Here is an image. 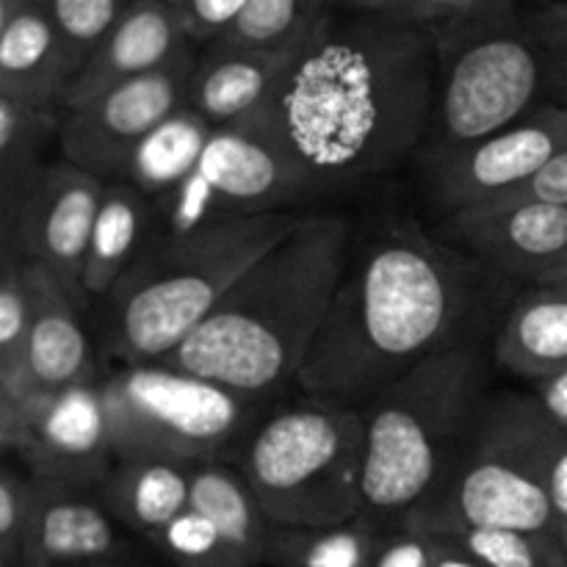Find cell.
<instances>
[{
	"label": "cell",
	"instance_id": "6da1fadb",
	"mask_svg": "<svg viewBox=\"0 0 567 567\" xmlns=\"http://www.w3.org/2000/svg\"><path fill=\"white\" fill-rule=\"evenodd\" d=\"M504 305L507 277L419 221H388L349 258L297 385L310 402L363 410L432 354L480 341Z\"/></svg>",
	"mask_w": 567,
	"mask_h": 567
},
{
	"label": "cell",
	"instance_id": "7a4b0ae2",
	"mask_svg": "<svg viewBox=\"0 0 567 567\" xmlns=\"http://www.w3.org/2000/svg\"><path fill=\"white\" fill-rule=\"evenodd\" d=\"M435 31L382 14H327L249 125L282 144L324 188L382 175L432 131Z\"/></svg>",
	"mask_w": 567,
	"mask_h": 567
},
{
	"label": "cell",
	"instance_id": "3957f363",
	"mask_svg": "<svg viewBox=\"0 0 567 567\" xmlns=\"http://www.w3.org/2000/svg\"><path fill=\"white\" fill-rule=\"evenodd\" d=\"M347 216L305 214L161 363L264 399L297 382L349 264Z\"/></svg>",
	"mask_w": 567,
	"mask_h": 567
},
{
	"label": "cell",
	"instance_id": "277c9868",
	"mask_svg": "<svg viewBox=\"0 0 567 567\" xmlns=\"http://www.w3.org/2000/svg\"><path fill=\"white\" fill-rule=\"evenodd\" d=\"M487 358L480 341L432 354L382 391L365 415L363 515L399 529L441 491L485 408Z\"/></svg>",
	"mask_w": 567,
	"mask_h": 567
},
{
	"label": "cell",
	"instance_id": "5b68a950",
	"mask_svg": "<svg viewBox=\"0 0 567 567\" xmlns=\"http://www.w3.org/2000/svg\"><path fill=\"white\" fill-rule=\"evenodd\" d=\"M302 216L297 210L241 216L183 236H153L109 297L111 349L127 365L161 363Z\"/></svg>",
	"mask_w": 567,
	"mask_h": 567
},
{
	"label": "cell",
	"instance_id": "8992f818",
	"mask_svg": "<svg viewBox=\"0 0 567 567\" xmlns=\"http://www.w3.org/2000/svg\"><path fill=\"white\" fill-rule=\"evenodd\" d=\"M557 426L535 396L487 399L468 446L430 504L399 529L463 535L474 529H518L554 535L546 491L548 446Z\"/></svg>",
	"mask_w": 567,
	"mask_h": 567
},
{
	"label": "cell",
	"instance_id": "52a82bcc",
	"mask_svg": "<svg viewBox=\"0 0 567 567\" xmlns=\"http://www.w3.org/2000/svg\"><path fill=\"white\" fill-rule=\"evenodd\" d=\"M363 410L308 402L249 432L238 471L275 526L327 529L363 515Z\"/></svg>",
	"mask_w": 567,
	"mask_h": 567
},
{
	"label": "cell",
	"instance_id": "ba28073f",
	"mask_svg": "<svg viewBox=\"0 0 567 567\" xmlns=\"http://www.w3.org/2000/svg\"><path fill=\"white\" fill-rule=\"evenodd\" d=\"M432 31L441 61L435 150L480 142L537 109L546 66L515 0H482Z\"/></svg>",
	"mask_w": 567,
	"mask_h": 567
},
{
	"label": "cell",
	"instance_id": "9c48e42d",
	"mask_svg": "<svg viewBox=\"0 0 567 567\" xmlns=\"http://www.w3.org/2000/svg\"><path fill=\"white\" fill-rule=\"evenodd\" d=\"M116 460H166L194 468L238 457L255 430L241 393L164 363L125 365L103 377Z\"/></svg>",
	"mask_w": 567,
	"mask_h": 567
},
{
	"label": "cell",
	"instance_id": "30bf717a",
	"mask_svg": "<svg viewBox=\"0 0 567 567\" xmlns=\"http://www.w3.org/2000/svg\"><path fill=\"white\" fill-rule=\"evenodd\" d=\"M327 192L277 138L249 122L216 127L192 175L155 203L153 236H183L221 219L286 214Z\"/></svg>",
	"mask_w": 567,
	"mask_h": 567
},
{
	"label": "cell",
	"instance_id": "8fae6325",
	"mask_svg": "<svg viewBox=\"0 0 567 567\" xmlns=\"http://www.w3.org/2000/svg\"><path fill=\"white\" fill-rule=\"evenodd\" d=\"M199 59L186 50L161 70L131 78L89 105L61 114V161L92 172L105 183L122 177L133 150L175 111L186 105Z\"/></svg>",
	"mask_w": 567,
	"mask_h": 567
},
{
	"label": "cell",
	"instance_id": "7c38bea8",
	"mask_svg": "<svg viewBox=\"0 0 567 567\" xmlns=\"http://www.w3.org/2000/svg\"><path fill=\"white\" fill-rule=\"evenodd\" d=\"M0 446L14 452L31 476L100 491L116 465L100 380L39 391L20 419L0 430Z\"/></svg>",
	"mask_w": 567,
	"mask_h": 567
},
{
	"label": "cell",
	"instance_id": "4fadbf2b",
	"mask_svg": "<svg viewBox=\"0 0 567 567\" xmlns=\"http://www.w3.org/2000/svg\"><path fill=\"white\" fill-rule=\"evenodd\" d=\"M567 147V103L537 105L504 131L430 161L432 194L452 214L496 203L537 175Z\"/></svg>",
	"mask_w": 567,
	"mask_h": 567
},
{
	"label": "cell",
	"instance_id": "5bb4252c",
	"mask_svg": "<svg viewBox=\"0 0 567 567\" xmlns=\"http://www.w3.org/2000/svg\"><path fill=\"white\" fill-rule=\"evenodd\" d=\"M105 186L92 172L55 161L20 214L0 227L3 247L14 249L25 264L42 266L78 305L86 299L83 269Z\"/></svg>",
	"mask_w": 567,
	"mask_h": 567
},
{
	"label": "cell",
	"instance_id": "9a60e30c",
	"mask_svg": "<svg viewBox=\"0 0 567 567\" xmlns=\"http://www.w3.org/2000/svg\"><path fill=\"white\" fill-rule=\"evenodd\" d=\"M452 236L496 275L543 286L567 260V205L491 203L457 210Z\"/></svg>",
	"mask_w": 567,
	"mask_h": 567
},
{
	"label": "cell",
	"instance_id": "2e32d148",
	"mask_svg": "<svg viewBox=\"0 0 567 567\" xmlns=\"http://www.w3.org/2000/svg\"><path fill=\"white\" fill-rule=\"evenodd\" d=\"M33 480L22 567H86L125 554L120 520L97 487Z\"/></svg>",
	"mask_w": 567,
	"mask_h": 567
},
{
	"label": "cell",
	"instance_id": "e0dca14e",
	"mask_svg": "<svg viewBox=\"0 0 567 567\" xmlns=\"http://www.w3.org/2000/svg\"><path fill=\"white\" fill-rule=\"evenodd\" d=\"M192 50L166 0H133L114 31L75 72L61 97V114L75 111L131 78L161 70Z\"/></svg>",
	"mask_w": 567,
	"mask_h": 567
},
{
	"label": "cell",
	"instance_id": "ac0fdd59",
	"mask_svg": "<svg viewBox=\"0 0 567 567\" xmlns=\"http://www.w3.org/2000/svg\"><path fill=\"white\" fill-rule=\"evenodd\" d=\"M310 37L280 48L210 50L188 83L186 109L203 116L210 127L249 120L275 97Z\"/></svg>",
	"mask_w": 567,
	"mask_h": 567
},
{
	"label": "cell",
	"instance_id": "d6986e66",
	"mask_svg": "<svg viewBox=\"0 0 567 567\" xmlns=\"http://www.w3.org/2000/svg\"><path fill=\"white\" fill-rule=\"evenodd\" d=\"M75 64L37 0L0 22V97L39 111H61Z\"/></svg>",
	"mask_w": 567,
	"mask_h": 567
},
{
	"label": "cell",
	"instance_id": "ffe728a7",
	"mask_svg": "<svg viewBox=\"0 0 567 567\" xmlns=\"http://www.w3.org/2000/svg\"><path fill=\"white\" fill-rule=\"evenodd\" d=\"M28 365L39 391H61L97 380L92 343L78 319V302L42 266H31Z\"/></svg>",
	"mask_w": 567,
	"mask_h": 567
},
{
	"label": "cell",
	"instance_id": "44dd1931",
	"mask_svg": "<svg viewBox=\"0 0 567 567\" xmlns=\"http://www.w3.org/2000/svg\"><path fill=\"white\" fill-rule=\"evenodd\" d=\"M493 354L504 369L543 382L567 365V288L537 286L515 299L498 324Z\"/></svg>",
	"mask_w": 567,
	"mask_h": 567
},
{
	"label": "cell",
	"instance_id": "7402d4cb",
	"mask_svg": "<svg viewBox=\"0 0 567 567\" xmlns=\"http://www.w3.org/2000/svg\"><path fill=\"white\" fill-rule=\"evenodd\" d=\"M153 199L136 186L114 181L105 186L83 269V297H111L138 255L153 241Z\"/></svg>",
	"mask_w": 567,
	"mask_h": 567
},
{
	"label": "cell",
	"instance_id": "603a6c76",
	"mask_svg": "<svg viewBox=\"0 0 567 567\" xmlns=\"http://www.w3.org/2000/svg\"><path fill=\"white\" fill-rule=\"evenodd\" d=\"M100 496L122 526L150 540L188 509L192 468L166 460H116Z\"/></svg>",
	"mask_w": 567,
	"mask_h": 567
},
{
	"label": "cell",
	"instance_id": "cb8c5ba5",
	"mask_svg": "<svg viewBox=\"0 0 567 567\" xmlns=\"http://www.w3.org/2000/svg\"><path fill=\"white\" fill-rule=\"evenodd\" d=\"M61 111H39L0 97V227L28 203L50 166V147H59Z\"/></svg>",
	"mask_w": 567,
	"mask_h": 567
},
{
	"label": "cell",
	"instance_id": "d4e9b609",
	"mask_svg": "<svg viewBox=\"0 0 567 567\" xmlns=\"http://www.w3.org/2000/svg\"><path fill=\"white\" fill-rule=\"evenodd\" d=\"M188 507L208 518L249 565H266L275 524L266 518L241 471L227 463L194 465Z\"/></svg>",
	"mask_w": 567,
	"mask_h": 567
},
{
	"label": "cell",
	"instance_id": "484cf974",
	"mask_svg": "<svg viewBox=\"0 0 567 567\" xmlns=\"http://www.w3.org/2000/svg\"><path fill=\"white\" fill-rule=\"evenodd\" d=\"M31 336V266L3 247L0 252V430L14 424L39 388L28 365Z\"/></svg>",
	"mask_w": 567,
	"mask_h": 567
},
{
	"label": "cell",
	"instance_id": "4316f807",
	"mask_svg": "<svg viewBox=\"0 0 567 567\" xmlns=\"http://www.w3.org/2000/svg\"><path fill=\"white\" fill-rule=\"evenodd\" d=\"M214 131L203 116L183 105L133 150L120 181L136 186L155 203L169 197L199 164Z\"/></svg>",
	"mask_w": 567,
	"mask_h": 567
},
{
	"label": "cell",
	"instance_id": "83f0119b",
	"mask_svg": "<svg viewBox=\"0 0 567 567\" xmlns=\"http://www.w3.org/2000/svg\"><path fill=\"white\" fill-rule=\"evenodd\" d=\"M385 532L365 518L327 529L275 526L266 563L275 567H371Z\"/></svg>",
	"mask_w": 567,
	"mask_h": 567
},
{
	"label": "cell",
	"instance_id": "f1b7e54d",
	"mask_svg": "<svg viewBox=\"0 0 567 567\" xmlns=\"http://www.w3.org/2000/svg\"><path fill=\"white\" fill-rule=\"evenodd\" d=\"M332 0H249L230 31L210 50H264L299 42L332 14Z\"/></svg>",
	"mask_w": 567,
	"mask_h": 567
},
{
	"label": "cell",
	"instance_id": "f546056e",
	"mask_svg": "<svg viewBox=\"0 0 567 567\" xmlns=\"http://www.w3.org/2000/svg\"><path fill=\"white\" fill-rule=\"evenodd\" d=\"M37 3L53 22L75 70H81L114 31L133 0H37Z\"/></svg>",
	"mask_w": 567,
	"mask_h": 567
},
{
	"label": "cell",
	"instance_id": "4dcf8cb0",
	"mask_svg": "<svg viewBox=\"0 0 567 567\" xmlns=\"http://www.w3.org/2000/svg\"><path fill=\"white\" fill-rule=\"evenodd\" d=\"M463 543L485 567H567L557 535L518 529H474L449 535Z\"/></svg>",
	"mask_w": 567,
	"mask_h": 567
},
{
	"label": "cell",
	"instance_id": "1f68e13d",
	"mask_svg": "<svg viewBox=\"0 0 567 567\" xmlns=\"http://www.w3.org/2000/svg\"><path fill=\"white\" fill-rule=\"evenodd\" d=\"M150 540L177 567H252L208 518L192 507Z\"/></svg>",
	"mask_w": 567,
	"mask_h": 567
},
{
	"label": "cell",
	"instance_id": "d6a6232c",
	"mask_svg": "<svg viewBox=\"0 0 567 567\" xmlns=\"http://www.w3.org/2000/svg\"><path fill=\"white\" fill-rule=\"evenodd\" d=\"M526 25L535 37L546 66V83L567 103V0H537L526 11Z\"/></svg>",
	"mask_w": 567,
	"mask_h": 567
},
{
	"label": "cell",
	"instance_id": "836d02e7",
	"mask_svg": "<svg viewBox=\"0 0 567 567\" xmlns=\"http://www.w3.org/2000/svg\"><path fill=\"white\" fill-rule=\"evenodd\" d=\"M31 507V474H17L6 468L0 474V567H22V546H25Z\"/></svg>",
	"mask_w": 567,
	"mask_h": 567
},
{
	"label": "cell",
	"instance_id": "e575fe53",
	"mask_svg": "<svg viewBox=\"0 0 567 567\" xmlns=\"http://www.w3.org/2000/svg\"><path fill=\"white\" fill-rule=\"evenodd\" d=\"M247 3L249 0H166L188 42L210 44L230 31Z\"/></svg>",
	"mask_w": 567,
	"mask_h": 567
},
{
	"label": "cell",
	"instance_id": "d590c367",
	"mask_svg": "<svg viewBox=\"0 0 567 567\" xmlns=\"http://www.w3.org/2000/svg\"><path fill=\"white\" fill-rule=\"evenodd\" d=\"M546 491L551 502L554 515V535L567 551V432L554 430L551 446H548L546 460Z\"/></svg>",
	"mask_w": 567,
	"mask_h": 567
},
{
	"label": "cell",
	"instance_id": "8d00e7d4",
	"mask_svg": "<svg viewBox=\"0 0 567 567\" xmlns=\"http://www.w3.org/2000/svg\"><path fill=\"white\" fill-rule=\"evenodd\" d=\"M496 203H546V205H567V147L554 155L532 181L515 188L507 197ZM491 205V203H487Z\"/></svg>",
	"mask_w": 567,
	"mask_h": 567
},
{
	"label": "cell",
	"instance_id": "74e56055",
	"mask_svg": "<svg viewBox=\"0 0 567 567\" xmlns=\"http://www.w3.org/2000/svg\"><path fill=\"white\" fill-rule=\"evenodd\" d=\"M371 567H432V537L410 529L385 532Z\"/></svg>",
	"mask_w": 567,
	"mask_h": 567
},
{
	"label": "cell",
	"instance_id": "f35d334b",
	"mask_svg": "<svg viewBox=\"0 0 567 567\" xmlns=\"http://www.w3.org/2000/svg\"><path fill=\"white\" fill-rule=\"evenodd\" d=\"M482 0H402V20L415 25L441 28L474 9Z\"/></svg>",
	"mask_w": 567,
	"mask_h": 567
},
{
	"label": "cell",
	"instance_id": "ab89813d",
	"mask_svg": "<svg viewBox=\"0 0 567 567\" xmlns=\"http://www.w3.org/2000/svg\"><path fill=\"white\" fill-rule=\"evenodd\" d=\"M535 399L543 413L551 419V424L567 432V365L563 371H557V374L537 382Z\"/></svg>",
	"mask_w": 567,
	"mask_h": 567
},
{
	"label": "cell",
	"instance_id": "60d3db41",
	"mask_svg": "<svg viewBox=\"0 0 567 567\" xmlns=\"http://www.w3.org/2000/svg\"><path fill=\"white\" fill-rule=\"evenodd\" d=\"M432 537V567H485L468 548L449 535Z\"/></svg>",
	"mask_w": 567,
	"mask_h": 567
},
{
	"label": "cell",
	"instance_id": "b9f144b4",
	"mask_svg": "<svg viewBox=\"0 0 567 567\" xmlns=\"http://www.w3.org/2000/svg\"><path fill=\"white\" fill-rule=\"evenodd\" d=\"M336 6H349L358 9L360 14H382V17H396L402 20V0H332Z\"/></svg>",
	"mask_w": 567,
	"mask_h": 567
},
{
	"label": "cell",
	"instance_id": "7bdbcfd3",
	"mask_svg": "<svg viewBox=\"0 0 567 567\" xmlns=\"http://www.w3.org/2000/svg\"><path fill=\"white\" fill-rule=\"evenodd\" d=\"M86 567H144V565H138L136 559L127 557V551H125V554H116V557L103 559V563H94V565H86Z\"/></svg>",
	"mask_w": 567,
	"mask_h": 567
},
{
	"label": "cell",
	"instance_id": "ee69618b",
	"mask_svg": "<svg viewBox=\"0 0 567 567\" xmlns=\"http://www.w3.org/2000/svg\"><path fill=\"white\" fill-rule=\"evenodd\" d=\"M543 286H559V288H567V260H565L563 266H559L557 275H554L551 280H548V282H543Z\"/></svg>",
	"mask_w": 567,
	"mask_h": 567
}]
</instances>
